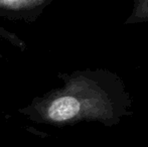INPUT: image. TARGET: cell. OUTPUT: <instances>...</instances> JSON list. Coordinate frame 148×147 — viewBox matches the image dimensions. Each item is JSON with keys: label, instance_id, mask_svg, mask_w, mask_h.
Segmentation results:
<instances>
[{"label": "cell", "instance_id": "1", "mask_svg": "<svg viewBox=\"0 0 148 147\" xmlns=\"http://www.w3.org/2000/svg\"><path fill=\"white\" fill-rule=\"evenodd\" d=\"M62 86L34 98L18 112L37 124L71 126L97 122L113 127L134 114L133 99L120 76L107 69L62 73Z\"/></svg>", "mask_w": 148, "mask_h": 147}, {"label": "cell", "instance_id": "2", "mask_svg": "<svg viewBox=\"0 0 148 147\" xmlns=\"http://www.w3.org/2000/svg\"><path fill=\"white\" fill-rule=\"evenodd\" d=\"M51 2L53 0H0V17L32 23Z\"/></svg>", "mask_w": 148, "mask_h": 147}, {"label": "cell", "instance_id": "3", "mask_svg": "<svg viewBox=\"0 0 148 147\" xmlns=\"http://www.w3.org/2000/svg\"><path fill=\"white\" fill-rule=\"evenodd\" d=\"M148 22V0H135L132 11L125 24H137Z\"/></svg>", "mask_w": 148, "mask_h": 147}, {"label": "cell", "instance_id": "4", "mask_svg": "<svg viewBox=\"0 0 148 147\" xmlns=\"http://www.w3.org/2000/svg\"><path fill=\"white\" fill-rule=\"evenodd\" d=\"M0 38L10 42L13 46H15L16 49H18L21 51H26V49H27L26 43L24 42L19 36H16L15 34H12V32L6 30L5 28L2 27V26H0Z\"/></svg>", "mask_w": 148, "mask_h": 147}, {"label": "cell", "instance_id": "5", "mask_svg": "<svg viewBox=\"0 0 148 147\" xmlns=\"http://www.w3.org/2000/svg\"><path fill=\"white\" fill-rule=\"evenodd\" d=\"M2 57H3V55H2V53H0V59H2Z\"/></svg>", "mask_w": 148, "mask_h": 147}]
</instances>
